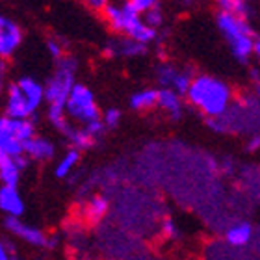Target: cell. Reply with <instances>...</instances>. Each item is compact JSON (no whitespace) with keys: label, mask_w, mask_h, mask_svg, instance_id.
Returning a JSON list of instances; mask_svg holds the SVG:
<instances>
[{"label":"cell","mask_w":260,"mask_h":260,"mask_svg":"<svg viewBox=\"0 0 260 260\" xmlns=\"http://www.w3.org/2000/svg\"><path fill=\"white\" fill-rule=\"evenodd\" d=\"M130 4H132V8H134L138 13H147V11L152 10V8L156 6L154 2H151V0H132Z\"/></svg>","instance_id":"26"},{"label":"cell","mask_w":260,"mask_h":260,"mask_svg":"<svg viewBox=\"0 0 260 260\" xmlns=\"http://www.w3.org/2000/svg\"><path fill=\"white\" fill-rule=\"evenodd\" d=\"M145 24H149L151 28L158 26V24H162V11L158 6H154L152 10H149L145 13Z\"/></svg>","instance_id":"25"},{"label":"cell","mask_w":260,"mask_h":260,"mask_svg":"<svg viewBox=\"0 0 260 260\" xmlns=\"http://www.w3.org/2000/svg\"><path fill=\"white\" fill-rule=\"evenodd\" d=\"M19 177H21V168L17 166L15 158H10V156L0 154V179H2L4 186L17 188Z\"/></svg>","instance_id":"11"},{"label":"cell","mask_w":260,"mask_h":260,"mask_svg":"<svg viewBox=\"0 0 260 260\" xmlns=\"http://www.w3.org/2000/svg\"><path fill=\"white\" fill-rule=\"evenodd\" d=\"M158 106H162L166 112H168L173 119H179L180 112H182V104H180L179 93L173 91V89H160V97H158Z\"/></svg>","instance_id":"13"},{"label":"cell","mask_w":260,"mask_h":260,"mask_svg":"<svg viewBox=\"0 0 260 260\" xmlns=\"http://www.w3.org/2000/svg\"><path fill=\"white\" fill-rule=\"evenodd\" d=\"M260 147V136H255V138H251L249 140V143H247V151H256Z\"/></svg>","instance_id":"31"},{"label":"cell","mask_w":260,"mask_h":260,"mask_svg":"<svg viewBox=\"0 0 260 260\" xmlns=\"http://www.w3.org/2000/svg\"><path fill=\"white\" fill-rule=\"evenodd\" d=\"M21 41H22L21 28L17 26L11 19L2 17L0 19V54L2 56L13 54V50L21 45Z\"/></svg>","instance_id":"7"},{"label":"cell","mask_w":260,"mask_h":260,"mask_svg":"<svg viewBox=\"0 0 260 260\" xmlns=\"http://www.w3.org/2000/svg\"><path fill=\"white\" fill-rule=\"evenodd\" d=\"M34 108L30 106L28 99L24 97L19 84L8 86V103H6V117L11 119H28L32 115Z\"/></svg>","instance_id":"5"},{"label":"cell","mask_w":260,"mask_h":260,"mask_svg":"<svg viewBox=\"0 0 260 260\" xmlns=\"http://www.w3.org/2000/svg\"><path fill=\"white\" fill-rule=\"evenodd\" d=\"M0 260H11V256L8 255V245H0Z\"/></svg>","instance_id":"32"},{"label":"cell","mask_w":260,"mask_h":260,"mask_svg":"<svg viewBox=\"0 0 260 260\" xmlns=\"http://www.w3.org/2000/svg\"><path fill=\"white\" fill-rule=\"evenodd\" d=\"M221 6V11H229V13H233V15L240 17V19H244L247 21V15H249V8L245 2H236V0H221L219 2Z\"/></svg>","instance_id":"22"},{"label":"cell","mask_w":260,"mask_h":260,"mask_svg":"<svg viewBox=\"0 0 260 260\" xmlns=\"http://www.w3.org/2000/svg\"><path fill=\"white\" fill-rule=\"evenodd\" d=\"M49 119H50V123L60 130V132H63V134H69L71 128H73V126H69V123H67V117H65V110L63 108L50 106V108H49Z\"/></svg>","instance_id":"20"},{"label":"cell","mask_w":260,"mask_h":260,"mask_svg":"<svg viewBox=\"0 0 260 260\" xmlns=\"http://www.w3.org/2000/svg\"><path fill=\"white\" fill-rule=\"evenodd\" d=\"M0 154L10 158H21L26 156L24 152V143L11 136H0Z\"/></svg>","instance_id":"15"},{"label":"cell","mask_w":260,"mask_h":260,"mask_svg":"<svg viewBox=\"0 0 260 260\" xmlns=\"http://www.w3.org/2000/svg\"><path fill=\"white\" fill-rule=\"evenodd\" d=\"M119 50L121 54H126V56H134V54H141V52H145V47L134 39H126L123 43L119 45Z\"/></svg>","instance_id":"24"},{"label":"cell","mask_w":260,"mask_h":260,"mask_svg":"<svg viewBox=\"0 0 260 260\" xmlns=\"http://www.w3.org/2000/svg\"><path fill=\"white\" fill-rule=\"evenodd\" d=\"M36 128L34 123L28 119H11V117H2L0 119V136H11L17 138L19 141L26 143V141L36 138Z\"/></svg>","instance_id":"6"},{"label":"cell","mask_w":260,"mask_h":260,"mask_svg":"<svg viewBox=\"0 0 260 260\" xmlns=\"http://www.w3.org/2000/svg\"><path fill=\"white\" fill-rule=\"evenodd\" d=\"M106 210H108V201L104 199V197H95V199H91V203L87 205L86 214L91 221H99V219L106 214Z\"/></svg>","instance_id":"21"},{"label":"cell","mask_w":260,"mask_h":260,"mask_svg":"<svg viewBox=\"0 0 260 260\" xmlns=\"http://www.w3.org/2000/svg\"><path fill=\"white\" fill-rule=\"evenodd\" d=\"M119 119H121V114H119V110H115V108L108 110V112L104 114V125L106 126H115L119 123Z\"/></svg>","instance_id":"27"},{"label":"cell","mask_w":260,"mask_h":260,"mask_svg":"<svg viewBox=\"0 0 260 260\" xmlns=\"http://www.w3.org/2000/svg\"><path fill=\"white\" fill-rule=\"evenodd\" d=\"M24 152L36 160H49L54 154V145L45 138H34L24 143Z\"/></svg>","instance_id":"10"},{"label":"cell","mask_w":260,"mask_h":260,"mask_svg":"<svg viewBox=\"0 0 260 260\" xmlns=\"http://www.w3.org/2000/svg\"><path fill=\"white\" fill-rule=\"evenodd\" d=\"M47 49H49V52L54 56L56 60H60L61 58V47L56 39H49V41H47Z\"/></svg>","instance_id":"29"},{"label":"cell","mask_w":260,"mask_h":260,"mask_svg":"<svg viewBox=\"0 0 260 260\" xmlns=\"http://www.w3.org/2000/svg\"><path fill=\"white\" fill-rule=\"evenodd\" d=\"M158 97H160V91L143 89V91H138L130 97V106L134 110H149L154 104H158Z\"/></svg>","instance_id":"14"},{"label":"cell","mask_w":260,"mask_h":260,"mask_svg":"<svg viewBox=\"0 0 260 260\" xmlns=\"http://www.w3.org/2000/svg\"><path fill=\"white\" fill-rule=\"evenodd\" d=\"M255 54H256V58H258V61H260V39H256V41H255Z\"/></svg>","instance_id":"34"},{"label":"cell","mask_w":260,"mask_h":260,"mask_svg":"<svg viewBox=\"0 0 260 260\" xmlns=\"http://www.w3.org/2000/svg\"><path fill=\"white\" fill-rule=\"evenodd\" d=\"M191 84H193V78H190L188 73H175L173 80H171V89L177 91L179 95H188Z\"/></svg>","instance_id":"23"},{"label":"cell","mask_w":260,"mask_h":260,"mask_svg":"<svg viewBox=\"0 0 260 260\" xmlns=\"http://www.w3.org/2000/svg\"><path fill=\"white\" fill-rule=\"evenodd\" d=\"M75 71H76V61L71 58L60 60V65L56 69L52 80L49 82V86L45 87V99L49 101L50 106L56 108H63L67 106L71 93L75 89Z\"/></svg>","instance_id":"3"},{"label":"cell","mask_w":260,"mask_h":260,"mask_svg":"<svg viewBox=\"0 0 260 260\" xmlns=\"http://www.w3.org/2000/svg\"><path fill=\"white\" fill-rule=\"evenodd\" d=\"M225 238H227L229 244L236 245V247L245 245L251 240V227L247 223H238V225H234V227L229 229Z\"/></svg>","instance_id":"16"},{"label":"cell","mask_w":260,"mask_h":260,"mask_svg":"<svg viewBox=\"0 0 260 260\" xmlns=\"http://www.w3.org/2000/svg\"><path fill=\"white\" fill-rule=\"evenodd\" d=\"M78 156H80V154H78V151H76V149H73V151L67 152V154H65V156L60 160V164L56 166V171H54L56 177H60V179L67 177L71 169L75 168L76 162H78Z\"/></svg>","instance_id":"19"},{"label":"cell","mask_w":260,"mask_h":260,"mask_svg":"<svg viewBox=\"0 0 260 260\" xmlns=\"http://www.w3.org/2000/svg\"><path fill=\"white\" fill-rule=\"evenodd\" d=\"M164 229H166V233H168L169 236H177V229H175V223L171 221V219H166V221H164Z\"/></svg>","instance_id":"30"},{"label":"cell","mask_w":260,"mask_h":260,"mask_svg":"<svg viewBox=\"0 0 260 260\" xmlns=\"http://www.w3.org/2000/svg\"><path fill=\"white\" fill-rule=\"evenodd\" d=\"M67 138H69L71 143L75 145L76 151H78V149H89V147L93 145V141H95V138H93L86 128H71Z\"/></svg>","instance_id":"18"},{"label":"cell","mask_w":260,"mask_h":260,"mask_svg":"<svg viewBox=\"0 0 260 260\" xmlns=\"http://www.w3.org/2000/svg\"><path fill=\"white\" fill-rule=\"evenodd\" d=\"M104 15H106L108 24L114 28L115 32H125V13H123V8L106 4V8H104Z\"/></svg>","instance_id":"17"},{"label":"cell","mask_w":260,"mask_h":260,"mask_svg":"<svg viewBox=\"0 0 260 260\" xmlns=\"http://www.w3.org/2000/svg\"><path fill=\"white\" fill-rule=\"evenodd\" d=\"M19 84V87L22 89V93H24V97L28 99V103H30V106H32L34 110L38 108L39 104H41V101L45 99V87L39 84V82H36L34 78H21V80L17 82Z\"/></svg>","instance_id":"12"},{"label":"cell","mask_w":260,"mask_h":260,"mask_svg":"<svg viewBox=\"0 0 260 260\" xmlns=\"http://www.w3.org/2000/svg\"><path fill=\"white\" fill-rule=\"evenodd\" d=\"M104 126H106V125H104V121L99 119V121H93V123H89V125H86L84 128H86L87 132L93 136V138H97V136L104 130Z\"/></svg>","instance_id":"28"},{"label":"cell","mask_w":260,"mask_h":260,"mask_svg":"<svg viewBox=\"0 0 260 260\" xmlns=\"http://www.w3.org/2000/svg\"><path fill=\"white\" fill-rule=\"evenodd\" d=\"M188 101L195 108L208 117H219L225 114L229 103H231V89L225 82L212 78V76H197L193 78L190 91H188Z\"/></svg>","instance_id":"1"},{"label":"cell","mask_w":260,"mask_h":260,"mask_svg":"<svg viewBox=\"0 0 260 260\" xmlns=\"http://www.w3.org/2000/svg\"><path fill=\"white\" fill-rule=\"evenodd\" d=\"M6 229H10L11 233L19 238L26 240L32 245H47V236L39 229L30 227L26 223H22L19 217H6Z\"/></svg>","instance_id":"8"},{"label":"cell","mask_w":260,"mask_h":260,"mask_svg":"<svg viewBox=\"0 0 260 260\" xmlns=\"http://www.w3.org/2000/svg\"><path fill=\"white\" fill-rule=\"evenodd\" d=\"M0 208L8 214V217H21V214L24 212V203L17 188H11V186L0 188Z\"/></svg>","instance_id":"9"},{"label":"cell","mask_w":260,"mask_h":260,"mask_svg":"<svg viewBox=\"0 0 260 260\" xmlns=\"http://www.w3.org/2000/svg\"><path fill=\"white\" fill-rule=\"evenodd\" d=\"M91 8H106V2H103V0H97V2H95V0H93Z\"/></svg>","instance_id":"33"},{"label":"cell","mask_w":260,"mask_h":260,"mask_svg":"<svg viewBox=\"0 0 260 260\" xmlns=\"http://www.w3.org/2000/svg\"><path fill=\"white\" fill-rule=\"evenodd\" d=\"M217 26L227 38L233 54L238 60H247L251 52H255V39H253V30L247 24V21L229 13V11H219L217 13Z\"/></svg>","instance_id":"2"},{"label":"cell","mask_w":260,"mask_h":260,"mask_svg":"<svg viewBox=\"0 0 260 260\" xmlns=\"http://www.w3.org/2000/svg\"><path fill=\"white\" fill-rule=\"evenodd\" d=\"M258 93H260V87H258Z\"/></svg>","instance_id":"35"},{"label":"cell","mask_w":260,"mask_h":260,"mask_svg":"<svg viewBox=\"0 0 260 260\" xmlns=\"http://www.w3.org/2000/svg\"><path fill=\"white\" fill-rule=\"evenodd\" d=\"M65 110L73 119L78 121V123H84V125H89L93 121L101 119L97 103H95V95L84 84H76L75 86Z\"/></svg>","instance_id":"4"}]
</instances>
